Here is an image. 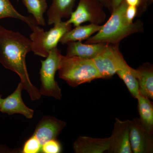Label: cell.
Here are the masks:
<instances>
[{"instance_id":"d4e9b609","label":"cell","mask_w":153,"mask_h":153,"mask_svg":"<svg viewBox=\"0 0 153 153\" xmlns=\"http://www.w3.org/2000/svg\"><path fill=\"white\" fill-rule=\"evenodd\" d=\"M128 6H135L140 10L141 7V0H125Z\"/></svg>"},{"instance_id":"7c38bea8","label":"cell","mask_w":153,"mask_h":153,"mask_svg":"<svg viewBox=\"0 0 153 153\" xmlns=\"http://www.w3.org/2000/svg\"><path fill=\"white\" fill-rule=\"evenodd\" d=\"M110 141V137L99 138L80 136L73 144V150L76 153L108 152L109 149Z\"/></svg>"},{"instance_id":"ffe728a7","label":"cell","mask_w":153,"mask_h":153,"mask_svg":"<svg viewBox=\"0 0 153 153\" xmlns=\"http://www.w3.org/2000/svg\"><path fill=\"white\" fill-rule=\"evenodd\" d=\"M28 13L32 14L37 25L46 26L44 15L48 7L47 0H22Z\"/></svg>"},{"instance_id":"484cf974","label":"cell","mask_w":153,"mask_h":153,"mask_svg":"<svg viewBox=\"0 0 153 153\" xmlns=\"http://www.w3.org/2000/svg\"><path fill=\"white\" fill-rule=\"evenodd\" d=\"M100 1L104 7L108 9L111 12V0H100Z\"/></svg>"},{"instance_id":"8992f818","label":"cell","mask_w":153,"mask_h":153,"mask_svg":"<svg viewBox=\"0 0 153 153\" xmlns=\"http://www.w3.org/2000/svg\"><path fill=\"white\" fill-rule=\"evenodd\" d=\"M118 45L108 43L99 54L91 59L102 79L110 78L127 63Z\"/></svg>"},{"instance_id":"6da1fadb","label":"cell","mask_w":153,"mask_h":153,"mask_svg":"<svg viewBox=\"0 0 153 153\" xmlns=\"http://www.w3.org/2000/svg\"><path fill=\"white\" fill-rule=\"evenodd\" d=\"M31 51L30 39L19 32L0 26V63L19 75L24 89L27 91L32 100L36 101L41 98V95L30 81L26 65V55Z\"/></svg>"},{"instance_id":"5b68a950","label":"cell","mask_w":153,"mask_h":153,"mask_svg":"<svg viewBox=\"0 0 153 153\" xmlns=\"http://www.w3.org/2000/svg\"><path fill=\"white\" fill-rule=\"evenodd\" d=\"M61 54L57 47L52 49L44 60H41L39 90L41 96L53 97L60 100L62 97L61 89L55 80V76L58 68L59 57Z\"/></svg>"},{"instance_id":"9a60e30c","label":"cell","mask_w":153,"mask_h":153,"mask_svg":"<svg viewBox=\"0 0 153 153\" xmlns=\"http://www.w3.org/2000/svg\"><path fill=\"white\" fill-rule=\"evenodd\" d=\"M139 94L150 100L153 99V68L149 63H146L136 69Z\"/></svg>"},{"instance_id":"44dd1931","label":"cell","mask_w":153,"mask_h":153,"mask_svg":"<svg viewBox=\"0 0 153 153\" xmlns=\"http://www.w3.org/2000/svg\"><path fill=\"white\" fill-rule=\"evenodd\" d=\"M42 145L37 139L32 135L25 141L23 145L21 152L22 153H41Z\"/></svg>"},{"instance_id":"2e32d148","label":"cell","mask_w":153,"mask_h":153,"mask_svg":"<svg viewBox=\"0 0 153 153\" xmlns=\"http://www.w3.org/2000/svg\"><path fill=\"white\" fill-rule=\"evenodd\" d=\"M101 27L102 25L93 24L76 26L73 30L71 29L66 32L60 39V42L65 44L70 42L87 40L93 34L97 33Z\"/></svg>"},{"instance_id":"5bb4252c","label":"cell","mask_w":153,"mask_h":153,"mask_svg":"<svg viewBox=\"0 0 153 153\" xmlns=\"http://www.w3.org/2000/svg\"><path fill=\"white\" fill-rule=\"evenodd\" d=\"M76 0H52L47 12L48 24L54 25L68 18L73 12Z\"/></svg>"},{"instance_id":"9c48e42d","label":"cell","mask_w":153,"mask_h":153,"mask_svg":"<svg viewBox=\"0 0 153 153\" xmlns=\"http://www.w3.org/2000/svg\"><path fill=\"white\" fill-rule=\"evenodd\" d=\"M131 120L115 119L108 153H132L130 142Z\"/></svg>"},{"instance_id":"4fadbf2b","label":"cell","mask_w":153,"mask_h":153,"mask_svg":"<svg viewBox=\"0 0 153 153\" xmlns=\"http://www.w3.org/2000/svg\"><path fill=\"white\" fill-rule=\"evenodd\" d=\"M108 43L82 44L81 41H73L67 43L66 56H77L92 59L104 49Z\"/></svg>"},{"instance_id":"d6986e66","label":"cell","mask_w":153,"mask_h":153,"mask_svg":"<svg viewBox=\"0 0 153 153\" xmlns=\"http://www.w3.org/2000/svg\"><path fill=\"white\" fill-rule=\"evenodd\" d=\"M11 18L19 19L25 22L31 30L38 25L35 19L30 17L25 16L16 10L10 0H0V19Z\"/></svg>"},{"instance_id":"83f0119b","label":"cell","mask_w":153,"mask_h":153,"mask_svg":"<svg viewBox=\"0 0 153 153\" xmlns=\"http://www.w3.org/2000/svg\"><path fill=\"white\" fill-rule=\"evenodd\" d=\"M153 0H148V3H149V4H152L153 2Z\"/></svg>"},{"instance_id":"e0dca14e","label":"cell","mask_w":153,"mask_h":153,"mask_svg":"<svg viewBox=\"0 0 153 153\" xmlns=\"http://www.w3.org/2000/svg\"><path fill=\"white\" fill-rule=\"evenodd\" d=\"M138 109L140 121L143 126L153 133V104L150 100L139 94Z\"/></svg>"},{"instance_id":"3957f363","label":"cell","mask_w":153,"mask_h":153,"mask_svg":"<svg viewBox=\"0 0 153 153\" xmlns=\"http://www.w3.org/2000/svg\"><path fill=\"white\" fill-rule=\"evenodd\" d=\"M57 71L59 77L72 87L102 79L91 59L77 56L60 54Z\"/></svg>"},{"instance_id":"4316f807","label":"cell","mask_w":153,"mask_h":153,"mask_svg":"<svg viewBox=\"0 0 153 153\" xmlns=\"http://www.w3.org/2000/svg\"><path fill=\"white\" fill-rule=\"evenodd\" d=\"M3 100V98H2V95H0V106H1V104Z\"/></svg>"},{"instance_id":"ac0fdd59","label":"cell","mask_w":153,"mask_h":153,"mask_svg":"<svg viewBox=\"0 0 153 153\" xmlns=\"http://www.w3.org/2000/svg\"><path fill=\"white\" fill-rule=\"evenodd\" d=\"M116 74L123 80L130 93L134 98H137L139 91L136 75V69L131 68L127 63L123 67L118 70Z\"/></svg>"},{"instance_id":"603a6c76","label":"cell","mask_w":153,"mask_h":153,"mask_svg":"<svg viewBox=\"0 0 153 153\" xmlns=\"http://www.w3.org/2000/svg\"><path fill=\"white\" fill-rule=\"evenodd\" d=\"M138 9L135 6H128L127 7L125 12L126 18L130 22H133L134 19L138 14Z\"/></svg>"},{"instance_id":"277c9868","label":"cell","mask_w":153,"mask_h":153,"mask_svg":"<svg viewBox=\"0 0 153 153\" xmlns=\"http://www.w3.org/2000/svg\"><path fill=\"white\" fill-rule=\"evenodd\" d=\"M71 28V25L62 21L54 24V27L47 31L36 25L32 29L33 33L30 36L32 51L35 55L47 57L50 51L57 47L63 35Z\"/></svg>"},{"instance_id":"f1b7e54d","label":"cell","mask_w":153,"mask_h":153,"mask_svg":"<svg viewBox=\"0 0 153 153\" xmlns=\"http://www.w3.org/2000/svg\"><path fill=\"white\" fill-rule=\"evenodd\" d=\"M17 1H19V0H17Z\"/></svg>"},{"instance_id":"cb8c5ba5","label":"cell","mask_w":153,"mask_h":153,"mask_svg":"<svg viewBox=\"0 0 153 153\" xmlns=\"http://www.w3.org/2000/svg\"><path fill=\"white\" fill-rule=\"evenodd\" d=\"M123 0H111V12L115 10L120 4V3ZM148 0H141V7L140 12H144L147 9L149 6Z\"/></svg>"},{"instance_id":"52a82bcc","label":"cell","mask_w":153,"mask_h":153,"mask_svg":"<svg viewBox=\"0 0 153 153\" xmlns=\"http://www.w3.org/2000/svg\"><path fill=\"white\" fill-rule=\"evenodd\" d=\"M103 7L100 0H79L76 10L72 12L66 23L74 27L85 22L100 25L106 17Z\"/></svg>"},{"instance_id":"7a4b0ae2","label":"cell","mask_w":153,"mask_h":153,"mask_svg":"<svg viewBox=\"0 0 153 153\" xmlns=\"http://www.w3.org/2000/svg\"><path fill=\"white\" fill-rule=\"evenodd\" d=\"M128 5L125 0L120 3L107 22L102 25L95 35L86 40L85 44L105 43L117 44L124 38L143 30L142 22L139 20L130 22L126 18L125 12Z\"/></svg>"},{"instance_id":"7402d4cb","label":"cell","mask_w":153,"mask_h":153,"mask_svg":"<svg viewBox=\"0 0 153 153\" xmlns=\"http://www.w3.org/2000/svg\"><path fill=\"white\" fill-rule=\"evenodd\" d=\"M61 143L57 139L48 141L42 145L41 153H60L62 152Z\"/></svg>"},{"instance_id":"ba28073f","label":"cell","mask_w":153,"mask_h":153,"mask_svg":"<svg viewBox=\"0 0 153 153\" xmlns=\"http://www.w3.org/2000/svg\"><path fill=\"white\" fill-rule=\"evenodd\" d=\"M153 133L143 126L139 119L131 120L130 142L132 153H153Z\"/></svg>"},{"instance_id":"30bf717a","label":"cell","mask_w":153,"mask_h":153,"mask_svg":"<svg viewBox=\"0 0 153 153\" xmlns=\"http://www.w3.org/2000/svg\"><path fill=\"white\" fill-rule=\"evenodd\" d=\"M66 126V123L63 120L54 117L45 116L38 122L33 135L42 146L48 141L57 139Z\"/></svg>"},{"instance_id":"8fae6325","label":"cell","mask_w":153,"mask_h":153,"mask_svg":"<svg viewBox=\"0 0 153 153\" xmlns=\"http://www.w3.org/2000/svg\"><path fill=\"white\" fill-rule=\"evenodd\" d=\"M23 89V85L20 82L13 93L3 99L0 106V111L10 115L20 114L29 119L33 118L34 110L27 106L22 99V91Z\"/></svg>"}]
</instances>
